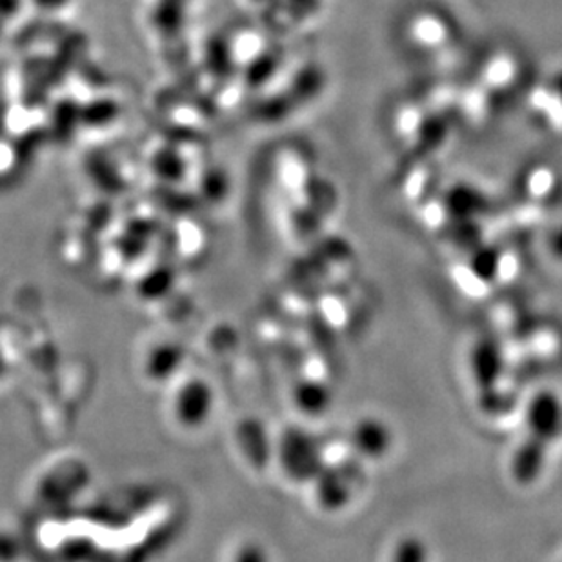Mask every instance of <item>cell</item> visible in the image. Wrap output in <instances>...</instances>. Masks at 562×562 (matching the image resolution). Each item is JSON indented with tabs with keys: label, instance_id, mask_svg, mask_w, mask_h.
Wrapping results in <instances>:
<instances>
[{
	"label": "cell",
	"instance_id": "6da1fadb",
	"mask_svg": "<svg viewBox=\"0 0 562 562\" xmlns=\"http://www.w3.org/2000/svg\"><path fill=\"white\" fill-rule=\"evenodd\" d=\"M273 459L284 477L297 484H312L326 464L317 436L301 426H290L282 430L273 445Z\"/></svg>",
	"mask_w": 562,
	"mask_h": 562
},
{
	"label": "cell",
	"instance_id": "7a4b0ae2",
	"mask_svg": "<svg viewBox=\"0 0 562 562\" xmlns=\"http://www.w3.org/2000/svg\"><path fill=\"white\" fill-rule=\"evenodd\" d=\"M168 412L179 430L188 434L204 430L217 412V390L204 376H182L171 390Z\"/></svg>",
	"mask_w": 562,
	"mask_h": 562
},
{
	"label": "cell",
	"instance_id": "3957f363",
	"mask_svg": "<svg viewBox=\"0 0 562 562\" xmlns=\"http://www.w3.org/2000/svg\"><path fill=\"white\" fill-rule=\"evenodd\" d=\"M356 473L342 464H324L313 479V497L318 508L328 514H339L356 497Z\"/></svg>",
	"mask_w": 562,
	"mask_h": 562
},
{
	"label": "cell",
	"instance_id": "277c9868",
	"mask_svg": "<svg viewBox=\"0 0 562 562\" xmlns=\"http://www.w3.org/2000/svg\"><path fill=\"white\" fill-rule=\"evenodd\" d=\"M526 436L552 445L562 431V398L553 390H539L525 408Z\"/></svg>",
	"mask_w": 562,
	"mask_h": 562
},
{
	"label": "cell",
	"instance_id": "5b68a950",
	"mask_svg": "<svg viewBox=\"0 0 562 562\" xmlns=\"http://www.w3.org/2000/svg\"><path fill=\"white\" fill-rule=\"evenodd\" d=\"M392 426L379 415H362L350 430V445L364 461H381L392 451Z\"/></svg>",
	"mask_w": 562,
	"mask_h": 562
},
{
	"label": "cell",
	"instance_id": "8992f818",
	"mask_svg": "<svg viewBox=\"0 0 562 562\" xmlns=\"http://www.w3.org/2000/svg\"><path fill=\"white\" fill-rule=\"evenodd\" d=\"M548 445L536 437L526 436L509 459V475L515 483L528 488L541 479L547 468Z\"/></svg>",
	"mask_w": 562,
	"mask_h": 562
},
{
	"label": "cell",
	"instance_id": "52a82bcc",
	"mask_svg": "<svg viewBox=\"0 0 562 562\" xmlns=\"http://www.w3.org/2000/svg\"><path fill=\"white\" fill-rule=\"evenodd\" d=\"M184 367V348L171 340H162L149 346L144 353L143 373L155 384H168L176 381Z\"/></svg>",
	"mask_w": 562,
	"mask_h": 562
},
{
	"label": "cell",
	"instance_id": "ba28073f",
	"mask_svg": "<svg viewBox=\"0 0 562 562\" xmlns=\"http://www.w3.org/2000/svg\"><path fill=\"white\" fill-rule=\"evenodd\" d=\"M470 368H472L473 381L477 382L479 387H483L484 392L490 386L494 387L503 373V353L499 345H495L492 340L475 345Z\"/></svg>",
	"mask_w": 562,
	"mask_h": 562
},
{
	"label": "cell",
	"instance_id": "9c48e42d",
	"mask_svg": "<svg viewBox=\"0 0 562 562\" xmlns=\"http://www.w3.org/2000/svg\"><path fill=\"white\" fill-rule=\"evenodd\" d=\"M293 403L306 417H321L334 406V393L323 381L304 379L293 387Z\"/></svg>",
	"mask_w": 562,
	"mask_h": 562
},
{
	"label": "cell",
	"instance_id": "30bf717a",
	"mask_svg": "<svg viewBox=\"0 0 562 562\" xmlns=\"http://www.w3.org/2000/svg\"><path fill=\"white\" fill-rule=\"evenodd\" d=\"M240 423L245 425L254 440L250 442V440L235 439V442L239 446V451L245 457L246 462H250L251 467L257 468V470H262L270 462V459H273L276 440L271 439L270 434L260 420L243 419Z\"/></svg>",
	"mask_w": 562,
	"mask_h": 562
},
{
	"label": "cell",
	"instance_id": "8fae6325",
	"mask_svg": "<svg viewBox=\"0 0 562 562\" xmlns=\"http://www.w3.org/2000/svg\"><path fill=\"white\" fill-rule=\"evenodd\" d=\"M387 562H431L430 544L419 533H404L393 544Z\"/></svg>",
	"mask_w": 562,
	"mask_h": 562
},
{
	"label": "cell",
	"instance_id": "7c38bea8",
	"mask_svg": "<svg viewBox=\"0 0 562 562\" xmlns=\"http://www.w3.org/2000/svg\"><path fill=\"white\" fill-rule=\"evenodd\" d=\"M232 562H271L270 552L262 542L246 539L235 548Z\"/></svg>",
	"mask_w": 562,
	"mask_h": 562
},
{
	"label": "cell",
	"instance_id": "4fadbf2b",
	"mask_svg": "<svg viewBox=\"0 0 562 562\" xmlns=\"http://www.w3.org/2000/svg\"><path fill=\"white\" fill-rule=\"evenodd\" d=\"M548 246H550L553 257L562 260V226L553 232L552 237H550V245Z\"/></svg>",
	"mask_w": 562,
	"mask_h": 562
},
{
	"label": "cell",
	"instance_id": "5bb4252c",
	"mask_svg": "<svg viewBox=\"0 0 562 562\" xmlns=\"http://www.w3.org/2000/svg\"><path fill=\"white\" fill-rule=\"evenodd\" d=\"M559 88H561V97H562V79H561V85H559Z\"/></svg>",
	"mask_w": 562,
	"mask_h": 562
}]
</instances>
